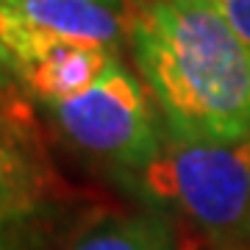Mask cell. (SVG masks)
<instances>
[{
  "label": "cell",
  "mask_w": 250,
  "mask_h": 250,
  "mask_svg": "<svg viewBox=\"0 0 250 250\" xmlns=\"http://www.w3.org/2000/svg\"><path fill=\"white\" fill-rule=\"evenodd\" d=\"M128 47L167 136L250 139V50L217 0H142Z\"/></svg>",
  "instance_id": "cell-1"
},
{
  "label": "cell",
  "mask_w": 250,
  "mask_h": 250,
  "mask_svg": "<svg viewBox=\"0 0 250 250\" xmlns=\"http://www.w3.org/2000/svg\"><path fill=\"white\" fill-rule=\"evenodd\" d=\"M123 178L145 203L187 220L225 250H250V139L187 142L164 136L159 156Z\"/></svg>",
  "instance_id": "cell-2"
},
{
  "label": "cell",
  "mask_w": 250,
  "mask_h": 250,
  "mask_svg": "<svg viewBox=\"0 0 250 250\" xmlns=\"http://www.w3.org/2000/svg\"><path fill=\"white\" fill-rule=\"evenodd\" d=\"M42 108L70 147L108 164L117 175L153 161L167 136L147 86L120 56L92 86Z\"/></svg>",
  "instance_id": "cell-3"
},
{
  "label": "cell",
  "mask_w": 250,
  "mask_h": 250,
  "mask_svg": "<svg viewBox=\"0 0 250 250\" xmlns=\"http://www.w3.org/2000/svg\"><path fill=\"white\" fill-rule=\"evenodd\" d=\"M56 197V175L20 100L0 103V228L42 214Z\"/></svg>",
  "instance_id": "cell-4"
},
{
  "label": "cell",
  "mask_w": 250,
  "mask_h": 250,
  "mask_svg": "<svg viewBox=\"0 0 250 250\" xmlns=\"http://www.w3.org/2000/svg\"><path fill=\"white\" fill-rule=\"evenodd\" d=\"M25 25L78 45L114 50L128 42V11L103 0H6Z\"/></svg>",
  "instance_id": "cell-5"
},
{
  "label": "cell",
  "mask_w": 250,
  "mask_h": 250,
  "mask_svg": "<svg viewBox=\"0 0 250 250\" xmlns=\"http://www.w3.org/2000/svg\"><path fill=\"white\" fill-rule=\"evenodd\" d=\"M178 233L164 211H139L100 220L59 250H175Z\"/></svg>",
  "instance_id": "cell-6"
},
{
  "label": "cell",
  "mask_w": 250,
  "mask_h": 250,
  "mask_svg": "<svg viewBox=\"0 0 250 250\" xmlns=\"http://www.w3.org/2000/svg\"><path fill=\"white\" fill-rule=\"evenodd\" d=\"M217 3L225 11L233 31L239 34V39L245 42V47L250 50V0H217Z\"/></svg>",
  "instance_id": "cell-7"
},
{
  "label": "cell",
  "mask_w": 250,
  "mask_h": 250,
  "mask_svg": "<svg viewBox=\"0 0 250 250\" xmlns=\"http://www.w3.org/2000/svg\"><path fill=\"white\" fill-rule=\"evenodd\" d=\"M17 72H14V64H11V56L9 50L0 45V103H11V100H20L17 98Z\"/></svg>",
  "instance_id": "cell-8"
},
{
  "label": "cell",
  "mask_w": 250,
  "mask_h": 250,
  "mask_svg": "<svg viewBox=\"0 0 250 250\" xmlns=\"http://www.w3.org/2000/svg\"><path fill=\"white\" fill-rule=\"evenodd\" d=\"M103 3H108V6H114V9H123V11H128V14H131V11H134L136 6L142 3V0H103Z\"/></svg>",
  "instance_id": "cell-9"
},
{
  "label": "cell",
  "mask_w": 250,
  "mask_h": 250,
  "mask_svg": "<svg viewBox=\"0 0 250 250\" xmlns=\"http://www.w3.org/2000/svg\"><path fill=\"white\" fill-rule=\"evenodd\" d=\"M0 250H14V245H11L9 236L3 233V228H0Z\"/></svg>",
  "instance_id": "cell-10"
},
{
  "label": "cell",
  "mask_w": 250,
  "mask_h": 250,
  "mask_svg": "<svg viewBox=\"0 0 250 250\" xmlns=\"http://www.w3.org/2000/svg\"><path fill=\"white\" fill-rule=\"evenodd\" d=\"M0 3H3V0H0Z\"/></svg>",
  "instance_id": "cell-11"
}]
</instances>
